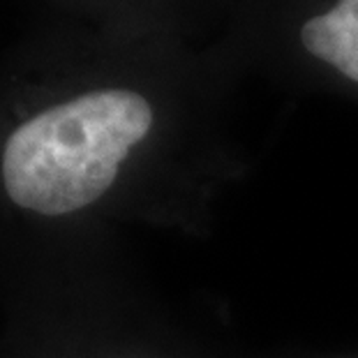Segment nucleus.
Here are the masks:
<instances>
[{
    "label": "nucleus",
    "instance_id": "obj_1",
    "mask_svg": "<svg viewBox=\"0 0 358 358\" xmlns=\"http://www.w3.org/2000/svg\"><path fill=\"white\" fill-rule=\"evenodd\" d=\"M301 42L310 56L358 83V0H335L303 21Z\"/></svg>",
    "mask_w": 358,
    "mask_h": 358
},
{
    "label": "nucleus",
    "instance_id": "obj_2",
    "mask_svg": "<svg viewBox=\"0 0 358 358\" xmlns=\"http://www.w3.org/2000/svg\"><path fill=\"white\" fill-rule=\"evenodd\" d=\"M113 358H136V356H113Z\"/></svg>",
    "mask_w": 358,
    "mask_h": 358
}]
</instances>
